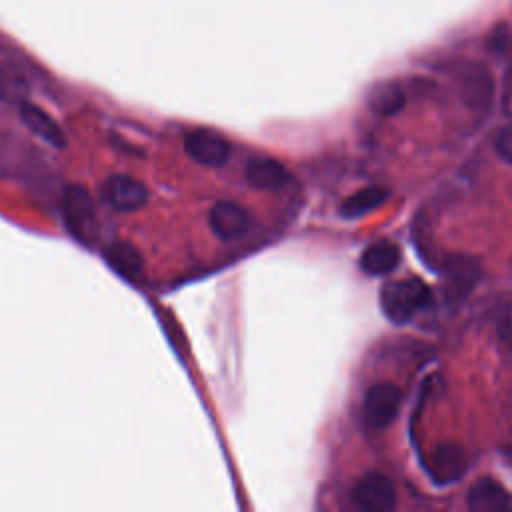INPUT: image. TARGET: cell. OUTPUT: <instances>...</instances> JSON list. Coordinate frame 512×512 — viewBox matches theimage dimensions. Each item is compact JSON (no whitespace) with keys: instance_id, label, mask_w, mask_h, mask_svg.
Returning <instances> with one entry per match:
<instances>
[{"instance_id":"1","label":"cell","mask_w":512,"mask_h":512,"mask_svg":"<svg viewBox=\"0 0 512 512\" xmlns=\"http://www.w3.org/2000/svg\"><path fill=\"white\" fill-rule=\"evenodd\" d=\"M432 300L430 288L420 278H406L390 282L382 288L380 304L382 312L394 324H404L420 310H424Z\"/></svg>"},{"instance_id":"2","label":"cell","mask_w":512,"mask_h":512,"mask_svg":"<svg viewBox=\"0 0 512 512\" xmlns=\"http://www.w3.org/2000/svg\"><path fill=\"white\" fill-rule=\"evenodd\" d=\"M62 216L68 230L82 242H90L96 228V210L90 192L80 184H68L62 192Z\"/></svg>"},{"instance_id":"3","label":"cell","mask_w":512,"mask_h":512,"mask_svg":"<svg viewBox=\"0 0 512 512\" xmlns=\"http://www.w3.org/2000/svg\"><path fill=\"white\" fill-rule=\"evenodd\" d=\"M184 150L194 162L208 168H218L230 158V142L222 134L208 128L186 132Z\"/></svg>"},{"instance_id":"4","label":"cell","mask_w":512,"mask_h":512,"mask_svg":"<svg viewBox=\"0 0 512 512\" xmlns=\"http://www.w3.org/2000/svg\"><path fill=\"white\" fill-rule=\"evenodd\" d=\"M402 392L390 382L374 384L364 396V420L370 428H386L398 416Z\"/></svg>"},{"instance_id":"5","label":"cell","mask_w":512,"mask_h":512,"mask_svg":"<svg viewBox=\"0 0 512 512\" xmlns=\"http://www.w3.org/2000/svg\"><path fill=\"white\" fill-rule=\"evenodd\" d=\"M250 212L232 200H218L208 212V226L216 238L222 242H232L242 238L250 230Z\"/></svg>"},{"instance_id":"6","label":"cell","mask_w":512,"mask_h":512,"mask_svg":"<svg viewBox=\"0 0 512 512\" xmlns=\"http://www.w3.org/2000/svg\"><path fill=\"white\" fill-rule=\"evenodd\" d=\"M352 498L364 512H388L396 504L394 486L390 478L380 472H368L362 476L352 490Z\"/></svg>"},{"instance_id":"7","label":"cell","mask_w":512,"mask_h":512,"mask_svg":"<svg viewBox=\"0 0 512 512\" xmlns=\"http://www.w3.org/2000/svg\"><path fill=\"white\" fill-rule=\"evenodd\" d=\"M102 196L114 210L134 212L148 202L150 192H148L146 184L134 176L112 174L106 178V182L102 186Z\"/></svg>"},{"instance_id":"8","label":"cell","mask_w":512,"mask_h":512,"mask_svg":"<svg viewBox=\"0 0 512 512\" xmlns=\"http://www.w3.org/2000/svg\"><path fill=\"white\" fill-rule=\"evenodd\" d=\"M244 176L252 188L264 192H278L290 182V172L286 170V166L268 156L252 158L246 164Z\"/></svg>"},{"instance_id":"9","label":"cell","mask_w":512,"mask_h":512,"mask_svg":"<svg viewBox=\"0 0 512 512\" xmlns=\"http://www.w3.org/2000/svg\"><path fill=\"white\" fill-rule=\"evenodd\" d=\"M20 110V118L22 122L28 126V130L32 134H36L38 138H42L46 144L54 146V148H64L66 146V136L60 128V124L38 104L22 100L18 104Z\"/></svg>"},{"instance_id":"10","label":"cell","mask_w":512,"mask_h":512,"mask_svg":"<svg viewBox=\"0 0 512 512\" xmlns=\"http://www.w3.org/2000/svg\"><path fill=\"white\" fill-rule=\"evenodd\" d=\"M466 472V454L458 444L444 442L430 454V474L436 482H456Z\"/></svg>"},{"instance_id":"11","label":"cell","mask_w":512,"mask_h":512,"mask_svg":"<svg viewBox=\"0 0 512 512\" xmlns=\"http://www.w3.org/2000/svg\"><path fill=\"white\" fill-rule=\"evenodd\" d=\"M468 508L472 512H506L512 508V498L496 480L482 478L468 492Z\"/></svg>"},{"instance_id":"12","label":"cell","mask_w":512,"mask_h":512,"mask_svg":"<svg viewBox=\"0 0 512 512\" xmlns=\"http://www.w3.org/2000/svg\"><path fill=\"white\" fill-rule=\"evenodd\" d=\"M104 258L108 266L126 280H138L144 272V258L136 246L130 242H112L104 248Z\"/></svg>"},{"instance_id":"13","label":"cell","mask_w":512,"mask_h":512,"mask_svg":"<svg viewBox=\"0 0 512 512\" xmlns=\"http://www.w3.org/2000/svg\"><path fill=\"white\" fill-rule=\"evenodd\" d=\"M400 262V250L390 240H376L360 256V268L370 276H384Z\"/></svg>"},{"instance_id":"14","label":"cell","mask_w":512,"mask_h":512,"mask_svg":"<svg viewBox=\"0 0 512 512\" xmlns=\"http://www.w3.org/2000/svg\"><path fill=\"white\" fill-rule=\"evenodd\" d=\"M460 88L466 102L484 110L492 100V78L482 66H468L460 74Z\"/></svg>"},{"instance_id":"15","label":"cell","mask_w":512,"mask_h":512,"mask_svg":"<svg viewBox=\"0 0 512 512\" xmlns=\"http://www.w3.org/2000/svg\"><path fill=\"white\" fill-rule=\"evenodd\" d=\"M388 198V190L382 186H368L358 190L356 194L348 196L342 206H340V214L344 218H360L372 210H376L380 204H384V200Z\"/></svg>"},{"instance_id":"16","label":"cell","mask_w":512,"mask_h":512,"mask_svg":"<svg viewBox=\"0 0 512 512\" xmlns=\"http://www.w3.org/2000/svg\"><path fill=\"white\" fill-rule=\"evenodd\" d=\"M368 102L378 116H394L404 108L406 96L396 82H380L372 88Z\"/></svg>"},{"instance_id":"17","label":"cell","mask_w":512,"mask_h":512,"mask_svg":"<svg viewBox=\"0 0 512 512\" xmlns=\"http://www.w3.org/2000/svg\"><path fill=\"white\" fill-rule=\"evenodd\" d=\"M28 88L30 84L20 68L0 62V102L20 104L22 100H26Z\"/></svg>"},{"instance_id":"18","label":"cell","mask_w":512,"mask_h":512,"mask_svg":"<svg viewBox=\"0 0 512 512\" xmlns=\"http://www.w3.org/2000/svg\"><path fill=\"white\" fill-rule=\"evenodd\" d=\"M496 152H498V156L504 162L512 164V126H506V128H502L498 132V136H496Z\"/></svg>"}]
</instances>
